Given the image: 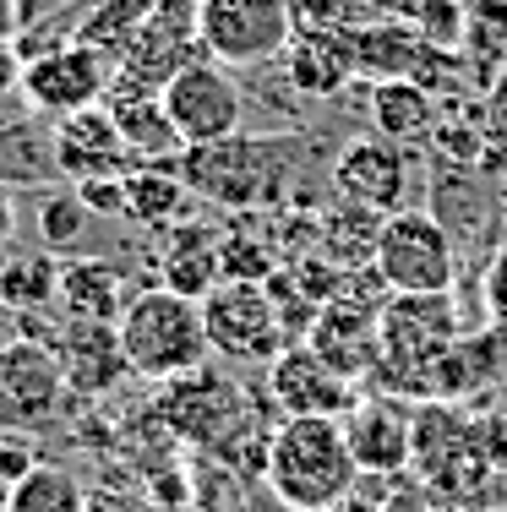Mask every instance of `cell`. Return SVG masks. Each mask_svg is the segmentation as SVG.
<instances>
[{"label": "cell", "mask_w": 507, "mask_h": 512, "mask_svg": "<svg viewBox=\"0 0 507 512\" xmlns=\"http://www.w3.org/2000/svg\"><path fill=\"white\" fill-rule=\"evenodd\" d=\"M306 153V137H289V131H268V137L235 131V137L208 142V148H186L175 169L191 186V197L229 207V213H251V207H273L295 191Z\"/></svg>", "instance_id": "obj_1"}, {"label": "cell", "mask_w": 507, "mask_h": 512, "mask_svg": "<svg viewBox=\"0 0 507 512\" xmlns=\"http://www.w3.org/2000/svg\"><path fill=\"white\" fill-rule=\"evenodd\" d=\"M262 480L289 512H333L349 502L360 485V463L349 453L344 420H322V414H300L284 420L268 436V463Z\"/></svg>", "instance_id": "obj_2"}, {"label": "cell", "mask_w": 507, "mask_h": 512, "mask_svg": "<svg viewBox=\"0 0 507 512\" xmlns=\"http://www.w3.org/2000/svg\"><path fill=\"white\" fill-rule=\"evenodd\" d=\"M120 344H126L131 376L164 387L175 376H191L213 360V338L202 322V300L169 295V289H137V300L120 316Z\"/></svg>", "instance_id": "obj_3"}, {"label": "cell", "mask_w": 507, "mask_h": 512, "mask_svg": "<svg viewBox=\"0 0 507 512\" xmlns=\"http://www.w3.org/2000/svg\"><path fill=\"white\" fill-rule=\"evenodd\" d=\"M371 273L388 295H453L458 251L448 224L437 213H415V207L382 218Z\"/></svg>", "instance_id": "obj_4"}, {"label": "cell", "mask_w": 507, "mask_h": 512, "mask_svg": "<svg viewBox=\"0 0 507 512\" xmlns=\"http://www.w3.org/2000/svg\"><path fill=\"white\" fill-rule=\"evenodd\" d=\"M202 322H208L213 355L240 360V365H273L284 355L289 322L279 311L268 284H240V278H224L208 300H202Z\"/></svg>", "instance_id": "obj_5"}, {"label": "cell", "mask_w": 507, "mask_h": 512, "mask_svg": "<svg viewBox=\"0 0 507 512\" xmlns=\"http://www.w3.org/2000/svg\"><path fill=\"white\" fill-rule=\"evenodd\" d=\"M71 387L60 371V355L39 338H6L0 344V431L39 436L66 409Z\"/></svg>", "instance_id": "obj_6"}, {"label": "cell", "mask_w": 507, "mask_h": 512, "mask_svg": "<svg viewBox=\"0 0 507 512\" xmlns=\"http://www.w3.org/2000/svg\"><path fill=\"white\" fill-rule=\"evenodd\" d=\"M246 393H240L235 376H224L219 365H202L191 376H175V382L159 387V420L180 442L191 447H219L229 453L235 436L246 431Z\"/></svg>", "instance_id": "obj_7"}, {"label": "cell", "mask_w": 507, "mask_h": 512, "mask_svg": "<svg viewBox=\"0 0 507 512\" xmlns=\"http://www.w3.org/2000/svg\"><path fill=\"white\" fill-rule=\"evenodd\" d=\"M295 44V0H202V55L219 66H268Z\"/></svg>", "instance_id": "obj_8"}, {"label": "cell", "mask_w": 507, "mask_h": 512, "mask_svg": "<svg viewBox=\"0 0 507 512\" xmlns=\"http://www.w3.org/2000/svg\"><path fill=\"white\" fill-rule=\"evenodd\" d=\"M458 349V306L453 295H388L382 300V371L426 376Z\"/></svg>", "instance_id": "obj_9"}, {"label": "cell", "mask_w": 507, "mask_h": 512, "mask_svg": "<svg viewBox=\"0 0 507 512\" xmlns=\"http://www.w3.org/2000/svg\"><path fill=\"white\" fill-rule=\"evenodd\" d=\"M110 82H115V66L104 55H93L88 44H60V50H44L33 60H22V99H28L33 115H50V120H66L77 109H93V104H110Z\"/></svg>", "instance_id": "obj_10"}, {"label": "cell", "mask_w": 507, "mask_h": 512, "mask_svg": "<svg viewBox=\"0 0 507 512\" xmlns=\"http://www.w3.org/2000/svg\"><path fill=\"white\" fill-rule=\"evenodd\" d=\"M159 99L169 109V120H175V131L186 137V148H208V142L235 137L240 120H246V93H240V82L229 77V66H219V60H208V55L191 60Z\"/></svg>", "instance_id": "obj_11"}, {"label": "cell", "mask_w": 507, "mask_h": 512, "mask_svg": "<svg viewBox=\"0 0 507 512\" xmlns=\"http://www.w3.org/2000/svg\"><path fill=\"white\" fill-rule=\"evenodd\" d=\"M333 186L344 202H355L360 213H404L409 202V153L388 137H355L344 142L333 158Z\"/></svg>", "instance_id": "obj_12"}, {"label": "cell", "mask_w": 507, "mask_h": 512, "mask_svg": "<svg viewBox=\"0 0 507 512\" xmlns=\"http://www.w3.org/2000/svg\"><path fill=\"white\" fill-rule=\"evenodd\" d=\"M268 393H273V404L284 409V420H300V414L344 420V414L360 404V387L349 382V376H338L311 344H289L284 355L268 365Z\"/></svg>", "instance_id": "obj_13"}, {"label": "cell", "mask_w": 507, "mask_h": 512, "mask_svg": "<svg viewBox=\"0 0 507 512\" xmlns=\"http://www.w3.org/2000/svg\"><path fill=\"white\" fill-rule=\"evenodd\" d=\"M55 158L71 186H82V180H126L131 169H142L131 158L126 137H120L110 104H93V109L55 120Z\"/></svg>", "instance_id": "obj_14"}, {"label": "cell", "mask_w": 507, "mask_h": 512, "mask_svg": "<svg viewBox=\"0 0 507 512\" xmlns=\"http://www.w3.org/2000/svg\"><path fill=\"white\" fill-rule=\"evenodd\" d=\"M415 404L382 393V398H360L355 409L344 414V436L349 453H355L360 474H398L409 458H415Z\"/></svg>", "instance_id": "obj_15"}, {"label": "cell", "mask_w": 507, "mask_h": 512, "mask_svg": "<svg viewBox=\"0 0 507 512\" xmlns=\"http://www.w3.org/2000/svg\"><path fill=\"white\" fill-rule=\"evenodd\" d=\"M306 344L317 349L338 376L360 382L366 371H382V311L360 306V300H349V295H333L328 306L317 311Z\"/></svg>", "instance_id": "obj_16"}, {"label": "cell", "mask_w": 507, "mask_h": 512, "mask_svg": "<svg viewBox=\"0 0 507 512\" xmlns=\"http://www.w3.org/2000/svg\"><path fill=\"white\" fill-rule=\"evenodd\" d=\"M55 355H60V371H66L71 398H104L131 376L115 322H71V316H60Z\"/></svg>", "instance_id": "obj_17"}, {"label": "cell", "mask_w": 507, "mask_h": 512, "mask_svg": "<svg viewBox=\"0 0 507 512\" xmlns=\"http://www.w3.org/2000/svg\"><path fill=\"white\" fill-rule=\"evenodd\" d=\"M224 284V229L213 224H175L159 251V289L186 300H208Z\"/></svg>", "instance_id": "obj_18"}, {"label": "cell", "mask_w": 507, "mask_h": 512, "mask_svg": "<svg viewBox=\"0 0 507 512\" xmlns=\"http://www.w3.org/2000/svg\"><path fill=\"white\" fill-rule=\"evenodd\" d=\"M131 300H137V289H131L120 262H104V256H71V262H60L55 306L71 322H120Z\"/></svg>", "instance_id": "obj_19"}, {"label": "cell", "mask_w": 507, "mask_h": 512, "mask_svg": "<svg viewBox=\"0 0 507 512\" xmlns=\"http://www.w3.org/2000/svg\"><path fill=\"white\" fill-rule=\"evenodd\" d=\"M284 71L306 99H333L344 93V82L355 77V39L349 28H317V33H295V44L284 50Z\"/></svg>", "instance_id": "obj_20"}, {"label": "cell", "mask_w": 507, "mask_h": 512, "mask_svg": "<svg viewBox=\"0 0 507 512\" xmlns=\"http://www.w3.org/2000/svg\"><path fill=\"white\" fill-rule=\"evenodd\" d=\"M60 158H55V126L39 115L6 120L0 126V186L6 191H50L60 186Z\"/></svg>", "instance_id": "obj_21"}, {"label": "cell", "mask_w": 507, "mask_h": 512, "mask_svg": "<svg viewBox=\"0 0 507 512\" xmlns=\"http://www.w3.org/2000/svg\"><path fill=\"white\" fill-rule=\"evenodd\" d=\"M437 120H442V109L420 82L398 77V82H377V88H371V126H377V137L398 142V148L431 142L437 137Z\"/></svg>", "instance_id": "obj_22"}, {"label": "cell", "mask_w": 507, "mask_h": 512, "mask_svg": "<svg viewBox=\"0 0 507 512\" xmlns=\"http://www.w3.org/2000/svg\"><path fill=\"white\" fill-rule=\"evenodd\" d=\"M191 186L180 180V169L169 164H142L126 175V218L142 229H175L186 224Z\"/></svg>", "instance_id": "obj_23"}, {"label": "cell", "mask_w": 507, "mask_h": 512, "mask_svg": "<svg viewBox=\"0 0 507 512\" xmlns=\"http://www.w3.org/2000/svg\"><path fill=\"white\" fill-rule=\"evenodd\" d=\"M110 109H115V126H120V137H126V148L137 164H169L175 169L180 158H186V137L175 131L164 99H120Z\"/></svg>", "instance_id": "obj_24"}, {"label": "cell", "mask_w": 507, "mask_h": 512, "mask_svg": "<svg viewBox=\"0 0 507 512\" xmlns=\"http://www.w3.org/2000/svg\"><path fill=\"white\" fill-rule=\"evenodd\" d=\"M60 295V256L50 251H11L0 262V306L11 316H39Z\"/></svg>", "instance_id": "obj_25"}, {"label": "cell", "mask_w": 507, "mask_h": 512, "mask_svg": "<svg viewBox=\"0 0 507 512\" xmlns=\"http://www.w3.org/2000/svg\"><path fill=\"white\" fill-rule=\"evenodd\" d=\"M148 17H153V0H93L88 22H77L71 44H88L93 55H104L110 66H120Z\"/></svg>", "instance_id": "obj_26"}, {"label": "cell", "mask_w": 507, "mask_h": 512, "mask_svg": "<svg viewBox=\"0 0 507 512\" xmlns=\"http://www.w3.org/2000/svg\"><path fill=\"white\" fill-rule=\"evenodd\" d=\"M88 224H93V213L82 207L77 186L39 191V251H50V256H82V246H88Z\"/></svg>", "instance_id": "obj_27"}, {"label": "cell", "mask_w": 507, "mask_h": 512, "mask_svg": "<svg viewBox=\"0 0 507 512\" xmlns=\"http://www.w3.org/2000/svg\"><path fill=\"white\" fill-rule=\"evenodd\" d=\"M6 512H88L77 474L60 469V463H33V474L11 491Z\"/></svg>", "instance_id": "obj_28"}, {"label": "cell", "mask_w": 507, "mask_h": 512, "mask_svg": "<svg viewBox=\"0 0 507 512\" xmlns=\"http://www.w3.org/2000/svg\"><path fill=\"white\" fill-rule=\"evenodd\" d=\"M469 44H475L480 60L507 66V0H475V11H469Z\"/></svg>", "instance_id": "obj_29"}, {"label": "cell", "mask_w": 507, "mask_h": 512, "mask_svg": "<svg viewBox=\"0 0 507 512\" xmlns=\"http://www.w3.org/2000/svg\"><path fill=\"white\" fill-rule=\"evenodd\" d=\"M409 28L420 33V39L431 44H453L458 33H464V11H458V0H409Z\"/></svg>", "instance_id": "obj_30"}, {"label": "cell", "mask_w": 507, "mask_h": 512, "mask_svg": "<svg viewBox=\"0 0 507 512\" xmlns=\"http://www.w3.org/2000/svg\"><path fill=\"white\" fill-rule=\"evenodd\" d=\"M28 474H33V447L22 442V436H6V431H0V512H6L11 491H17Z\"/></svg>", "instance_id": "obj_31"}, {"label": "cell", "mask_w": 507, "mask_h": 512, "mask_svg": "<svg viewBox=\"0 0 507 512\" xmlns=\"http://www.w3.org/2000/svg\"><path fill=\"white\" fill-rule=\"evenodd\" d=\"M77 197L93 218H126V180H82Z\"/></svg>", "instance_id": "obj_32"}, {"label": "cell", "mask_w": 507, "mask_h": 512, "mask_svg": "<svg viewBox=\"0 0 507 512\" xmlns=\"http://www.w3.org/2000/svg\"><path fill=\"white\" fill-rule=\"evenodd\" d=\"M480 109H486V148H497L507 158V71H502V82L491 88V99Z\"/></svg>", "instance_id": "obj_33"}, {"label": "cell", "mask_w": 507, "mask_h": 512, "mask_svg": "<svg viewBox=\"0 0 507 512\" xmlns=\"http://www.w3.org/2000/svg\"><path fill=\"white\" fill-rule=\"evenodd\" d=\"M6 93H22V55L17 44H0V99Z\"/></svg>", "instance_id": "obj_34"}, {"label": "cell", "mask_w": 507, "mask_h": 512, "mask_svg": "<svg viewBox=\"0 0 507 512\" xmlns=\"http://www.w3.org/2000/svg\"><path fill=\"white\" fill-rule=\"evenodd\" d=\"M11 235H17V207H11V191L0 186V262L11 256Z\"/></svg>", "instance_id": "obj_35"}, {"label": "cell", "mask_w": 507, "mask_h": 512, "mask_svg": "<svg viewBox=\"0 0 507 512\" xmlns=\"http://www.w3.org/2000/svg\"><path fill=\"white\" fill-rule=\"evenodd\" d=\"M22 39V11L17 0H0V44H17Z\"/></svg>", "instance_id": "obj_36"}, {"label": "cell", "mask_w": 507, "mask_h": 512, "mask_svg": "<svg viewBox=\"0 0 507 512\" xmlns=\"http://www.w3.org/2000/svg\"><path fill=\"white\" fill-rule=\"evenodd\" d=\"M153 6H159V0H153Z\"/></svg>", "instance_id": "obj_37"}]
</instances>
